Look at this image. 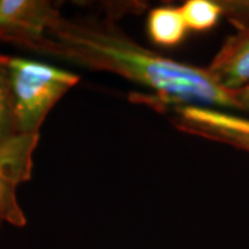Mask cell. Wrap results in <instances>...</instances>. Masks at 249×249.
<instances>
[{
	"label": "cell",
	"mask_w": 249,
	"mask_h": 249,
	"mask_svg": "<svg viewBox=\"0 0 249 249\" xmlns=\"http://www.w3.org/2000/svg\"><path fill=\"white\" fill-rule=\"evenodd\" d=\"M60 18L48 1L0 0V40L36 50Z\"/></svg>",
	"instance_id": "5"
},
{
	"label": "cell",
	"mask_w": 249,
	"mask_h": 249,
	"mask_svg": "<svg viewBox=\"0 0 249 249\" xmlns=\"http://www.w3.org/2000/svg\"><path fill=\"white\" fill-rule=\"evenodd\" d=\"M2 222V219H1V217H0V223H1Z\"/></svg>",
	"instance_id": "11"
},
{
	"label": "cell",
	"mask_w": 249,
	"mask_h": 249,
	"mask_svg": "<svg viewBox=\"0 0 249 249\" xmlns=\"http://www.w3.org/2000/svg\"><path fill=\"white\" fill-rule=\"evenodd\" d=\"M18 133L14 112V101L9 85L8 73L0 65V142L17 136Z\"/></svg>",
	"instance_id": "8"
},
{
	"label": "cell",
	"mask_w": 249,
	"mask_h": 249,
	"mask_svg": "<svg viewBox=\"0 0 249 249\" xmlns=\"http://www.w3.org/2000/svg\"><path fill=\"white\" fill-rule=\"evenodd\" d=\"M36 51L107 71L155 91L164 104L239 108L234 91L208 68L183 64L142 48L116 29L60 18Z\"/></svg>",
	"instance_id": "1"
},
{
	"label": "cell",
	"mask_w": 249,
	"mask_h": 249,
	"mask_svg": "<svg viewBox=\"0 0 249 249\" xmlns=\"http://www.w3.org/2000/svg\"><path fill=\"white\" fill-rule=\"evenodd\" d=\"M179 8L187 28L194 31L211 29L224 14L220 1L213 0H188Z\"/></svg>",
	"instance_id": "7"
},
{
	"label": "cell",
	"mask_w": 249,
	"mask_h": 249,
	"mask_svg": "<svg viewBox=\"0 0 249 249\" xmlns=\"http://www.w3.org/2000/svg\"><path fill=\"white\" fill-rule=\"evenodd\" d=\"M224 17L235 27L208 67L230 91L249 85V0H222Z\"/></svg>",
	"instance_id": "3"
},
{
	"label": "cell",
	"mask_w": 249,
	"mask_h": 249,
	"mask_svg": "<svg viewBox=\"0 0 249 249\" xmlns=\"http://www.w3.org/2000/svg\"><path fill=\"white\" fill-rule=\"evenodd\" d=\"M147 30L149 37L155 44L172 48L185 39L188 28L179 7L160 6L149 13Z\"/></svg>",
	"instance_id": "6"
},
{
	"label": "cell",
	"mask_w": 249,
	"mask_h": 249,
	"mask_svg": "<svg viewBox=\"0 0 249 249\" xmlns=\"http://www.w3.org/2000/svg\"><path fill=\"white\" fill-rule=\"evenodd\" d=\"M245 150H246V151H248V152H249V148H246V149H245Z\"/></svg>",
	"instance_id": "10"
},
{
	"label": "cell",
	"mask_w": 249,
	"mask_h": 249,
	"mask_svg": "<svg viewBox=\"0 0 249 249\" xmlns=\"http://www.w3.org/2000/svg\"><path fill=\"white\" fill-rule=\"evenodd\" d=\"M38 135L18 134L0 142V217L15 226L26 225V217L17 200V186L30 178L31 155Z\"/></svg>",
	"instance_id": "4"
},
{
	"label": "cell",
	"mask_w": 249,
	"mask_h": 249,
	"mask_svg": "<svg viewBox=\"0 0 249 249\" xmlns=\"http://www.w3.org/2000/svg\"><path fill=\"white\" fill-rule=\"evenodd\" d=\"M236 102L239 104V110L249 111V85L245 86L244 88L234 91Z\"/></svg>",
	"instance_id": "9"
},
{
	"label": "cell",
	"mask_w": 249,
	"mask_h": 249,
	"mask_svg": "<svg viewBox=\"0 0 249 249\" xmlns=\"http://www.w3.org/2000/svg\"><path fill=\"white\" fill-rule=\"evenodd\" d=\"M5 68L13 95L18 130L26 135H38L49 111L80 80L71 71L24 58H8Z\"/></svg>",
	"instance_id": "2"
}]
</instances>
